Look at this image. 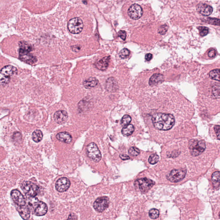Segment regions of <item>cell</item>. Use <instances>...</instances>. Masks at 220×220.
I'll return each instance as SVG.
<instances>
[{"label": "cell", "instance_id": "cell-7", "mask_svg": "<svg viewBox=\"0 0 220 220\" xmlns=\"http://www.w3.org/2000/svg\"><path fill=\"white\" fill-rule=\"evenodd\" d=\"M87 156L95 162H98L102 158L101 152L96 144L91 143L87 148Z\"/></svg>", "mask_w": 220, "mask_h": 220}, {"label": "cell", "instance_id": "cell-35", "mask_svg": "<svg viewBox=\"0 0 220 220\" xmlns=\"http://www.w3.org/2000/svg\"><path fill=\"white\" fill-rule=\"evenodd\" d=\"M168 28L169 27H168V25H162L158 29V32L161 35H165L168 31Z\"/></svg>", "mask_w": 220, "mask_h": 220}, {"label": "cell", "instance_id": "cell-42", "mask_svg": "<svg viewBox=\"0 0 220 220\" xmlns=\"http://www.w3.org/2000/svg\"><path fill=\"white\" fill-rule=\"evenodd\" d=\"M80 48H81L80 47L77 46H73L72 47L73 51L76 52H77L79 51L80 50Z\"/></svg>", "mask_w": 220, "mask_h": 220}, {"label": "cell", "instance_id": "cell-8", "mask_svg": "<svg viewBox=\"0 0 220 220\" xmlns=\"http://www.w3.org/2000/svg\"><path fill=\"white\" fill-rule=\"evenodd\" d=\"M186 170L184 169H173L166 176V178L170 182L177 183L182 180L185 177Z\"/></svg>", "mask_w": 220, "mask_h": 220}, {"label": "cell", "instance_id": "cell-37", "mask_svg": "<svg viewBox=\"0 0 220 220\" xmlns=\"http://www.w3.org/2000/svg\"><path fill=\"white\" fill-rule=\"evenodd\" d=\"M118 36L123 40H125L126 36V32L124 31H120L118 32Z\"/></svg>", "mask_w": 220, "mask_h": 220}, {"label": "cell", "instance_id": "cell-41", "mask_svg": "<svg viewBox=\"0 0 220 220\" xmlns=\"http://www.w3.org/2000/svg\"><path fill=\"white\" fill-rule=\"evenodd\" d=\"M152 58V55L150 53H148L145 56V59L147 61H150Z\"/></svg>", "mask_w": 220, "mask_h": 220}, {"label": "cell", "instance_id": "cell-17", "mask_svg": "<svg viewBox=\"0 0 220 220\" xmlns=\"http://www.w3.org/2000/svg\"><path fill=\"white\" fill-rule=\"evenodd\" d=\"M16 208L21 218L24 220H28L30 217L31 211L29 207L26 205L22 206H16Z\"/></svg>", "mask_w": 220, "mask_h": 220}, {"label": "cell", "instance_id": "cell-15", "mask_svg": "<svg viewBox=\"0 0 220 220\" xmlns=\"http://www.w3.org/2000/svg\"><path fill=\"white\" fill-rule=\"evenodd\" d=\"M68 118L67 113L64 110H59L55 113L54 119L55 122L59 124L65 123Z\"/></svg>", "mask_w": 220, "mask_h": 220}, {"label": "cell", "instance_id": "cell-18", "mask_svg": "<svg viewBox=\"0 0 220 220\" xmlns=\"http://www.w3.org/2000/svg\"><path fill=\"white\" fill-rule=\"evenodd\" d=\"M164 80V76L162 74L158 73L154 74L150 78L149 84L150 86H152V87L156 86L158 84L162 83Z\"/></svg>", "mask_w": 220, "mask_h": 220}, {"label": "cell", "instance_id": "cell-21", "mask_svg": "<svg viewBox=\"0 0 220 220\" xmlns=\"http://www.w3.org/2000/svg\"><path fill=\"white\" fill-rule=\"evenodd\" d=\"M110 59V56H106L98 61L96 64V67L98 69L104 71L108 68Z\"/></svg>", "mask_w": 220, "mask_h": 220}, {"label": "cell", "instance_id": "cell-19", "mask_svg": "<svg viewBox=\"0 0 220 220\" xmlns=\"http://www.w3.org/2000/svg\"><path fill=\"white\" fill-rule=\"evenodd\" d=\"M56 137L58 140L66 144L71 143L72 139V135L69 133L66 132L59 133L57 134Z\"/></svg>", "mask_w": 220, "mask_h": 220}, {"label": "cell", "instance_id": "cell-27", "mask_svg": "<svg viewBox=\"0 0 220 220\" xmlns=\"http://www.w3.org/2000/svg\"><path fill=\"white\" fill-rule=\"evenodd\" d=\"M149 216L150 218L153 219H157L159 216V211L156 208H152L149 212Z\"/></svg>", "mask_w": 220, "mask_h": 220}, {"label": "cell", "instance_id": "cell-26", "mask_svg": "<svg viewBox=\"0 0 220 220\" xmlns=\"http://www.w3.org/2000/svg\"><path fill=\"white\" fill-rule=\"evenodd\" d=\"M209 77L211 79L216 81H220V70L219 69H214L212 70L209 72Z\"/></svg>", "mask_w": 220, "mask_h": 220}, {"label": "cell", "instance_id": "cell-30", "mask_svg": "<svg viewBox=\"0 0 220 220\" xmlns=\"http://www.w3.org/2000/svg\"><path fill=\"white\" fill-rule=\"evenodd\" d=\"M128 154L131 156H138L140 154V150L136 147H131L128 150Z\"/></svg>", "mask_w": 220, "mask_h": 220}, {"label": "cell", "instance_id": "cell-12", "mask_svg": "<svg viewBox=\"0 0 220 220\" xmlns=\"http://www.w3.org/2000/svg\"><path fill=\"white\" fill-rule=\"evenodd\" d=\"M11 198L15 203L16 206H22L26 205V200L23 195L17 189H14L11 191Z\"/></svg>", "mask_w": 220, "mask_h": 220}, {"label": "cell", "instance_id": "cell-38", "mask_svg": "<svg viewBox=\"0 0 220 220\" xmlns=\"http://www.w3.org/2000/svg\"><path fill=\"white\" fill-rule=\"evenodd\" d=\"M214 130L215 131V133H216V135H217V138L219 140H220V126L217 125L215 126Z\"/></svg>", "mask_w": 220, "mask_h": 220}, {"label": "cell", "instance_id": "cell-33", "mask_svg": "<svg viewBox=\"0 0 220 220\" xmlns=\"http://www.w3.org/2000/svg\"><path fill=\"white\" fill-rule=\"evenodd\" d=\"M206 22L214 25H220V20L218 18H207Z\"/></svg>", "mask_w": 220, "mask_h": 220}, {"label": "cell", "instance_id": "cell-31", "mask_svg": "<svg viewBox=\"0 0 220 220\" xmlns=\"http://www.w3.org/2000/svg\"><path fill=\"white\" fill-rule=\"evenodd\" d=\"M212 96H213L214 97L216 98H219L220 97V87L219 85L218 86H215L213 87Z\"/></svg>", "mask_w": 220, "mask_h": 220}, {"label": "cell", "instance_id": "cell-4", "mask_svg": "<svg viewBox=\"0 0 220 220\" xmlns=\"http://www.w3.org/2000/svg\"><path fill=\"white\" fill-rule=\"evenodd\" d=\"M206 144L203 140L191 139L189 142L190 153L193 156H197L202 154L206 149Z\"/></svg>", "mask_w": 220, "mask_h": 220}, {"label": "cell", "instance_id": "cell-10", "mask_svg": "<svg viewBox=\"0 0 220 220\" xmlns=\"http://www.w3.org/2000/svg\"><path fill=\"white\" fill-rule=\"evenodd\" d=\"M109 199L107 197H100L93 203L94 209L98 212H102L107 209L109 205Z\"/></svg>", "mask_w": 220, "mask_h": 220}, {"label": "cell", "instance_id": "cell-32", "mask_svg": "<svg viewBox=\"0 0 220 220\" xmlns=\"http://www.w3.org/2000/svg\"><path fill=\"white\" fill-rule=\"evenodd\" d=\"M129 53H130V52L128 49L124 48L120 51L119 53V55L120 58L122 59H126L128 57Z\"/></svg>", "mask_w": 220, "mask_h": 220}, {"label": "cell", "instance_id": "cell-3", "mask_svg": "<svg viewBox=\"0 0 220 220\" xmlns=\"http://www.w3.org/2000/svg\"><path fill=\"white\" fill-rule=\"evenodd\" d=\"M16 68L11 65H8L0 71V86H4L10 82V77L17 73Z\"/></svg>", "mask_w": 220, "mask_h": 220}, {"label": "cell", "instance_id": "cell-16", "mask_svg": "<svg viewBox=\"0 0 220 220\" xmlns=\"http://www.w3.org/2000/svg\"><path fill=\"white\" fill-rule=\"evenodd\" d=\"M197 9L199 13L206 16L210 15L213 12L212 8L205 3L199 4L197 6Z\"/></svg>", "mask_w": 220, "mask_h": 220}, {"label": "cell", "instance_id": "cell-40", "mask_svg": "<svg viewBox=\"0 0 220 220\" xmlns=\"http://www.w3.org/2000/svg\"><path fill=\"white\" fill-rule=\"evenodd\" d=\"M120 158H121L122 160H124V161L130 159V157H129V156H128V155H127L121 154L120 156Z\"/></svg>", "mask_w": 220, "mask_h": 220}, {"label": "cell", "instance_id": "cell-34", "mask_svg": "<svg viewBox=\"0 0 220 220\" xmlns=\"http://www.w3.org/2000/svg\"><path fill=\"white\" fill-rule=\"evenodd\" d=\"M199 30L200 35L203 37L206 36L208 33V29L206 27H199L198 28Z\"/></svg>", "mask_w": 220, "mask_h": 220}, {"label": "cell", "instance_id": "cell-6", "mask_svg": "<svg viewBox=\"0 0 220 220\" xmlns=\"http://www.w3.org/2000/svg\"><path fill=\"white\" fill-rule=\"evenodd\" d=\"M21 187L27 197H36L39 192L38 187L31 182H24L21 185Z\"/></svg>", "mask_w": 220, "mask_h": 220}, {"label": "cell", "instance_id": "cell-22", "mask_svg": "<svg viewBox=\"0 0 220 220\" xmlns=\"http://www.w3.org/2000/svg\"><path fill=\"white\" fill-rule=\"evenodd\" d=\"M98 81L95 77H90L84 81L83 85L87 89H90L98 85Z\"/></svg>", "mask_w": 220, "mask_h": 220}, {"label": "cell", "instance_id": "cell-28", "mask_svg": "<svg viewBox=\"0 0 220 220\" xmlns=\"http://www.w3.org/2000/svg\"><path fill=\"white\" fill-rule=\"evenodd\" d=\"M159 157L157 155L153 154L149 156L148 158V162L152 165H154L158 163Z\"/></svg>", "mask_w": 220, "mask_h": 220}, {"label": "cell", "instance_id": "cell-24", "mask_svg": "<svg viewBox=\"0 0 220 220\" xmlns=\"http://www.w3.org/2000/svg\"><path fill=\"white\" fill-rule=\"evenodd\" d=\"M134 131V127L132 124H128L124 126L122 129V134L125 136H128L131 135Z\"/></svg>", "mask_w": 220, "mask_h": 220}, {"label": "cell", "instance_id": "cell-36", "mask_svg": "<svg viewBox=\"0 0 220 220\" xmlns=\"http://www.w3.org/2000/svg\"><path fill=\"white\" fill-rule=\"evenodd\" d=\"M13 138L14 141H20L22 139V135L19 132H15L14 134Z\"/></svg>", "mask_w": 220, "mask_h": 220}, {"label": "cell", "instance_id": "cell-2", "mask_svg": "<svg viewBox=\"0 0 220 220\" xmlns=\"http://www.w3.org/2000/svg\"><path fill=\"white\" fill-rule=\"evenodd\" d=\"M27 202L30 209L33 210L36 216H43L47 212V205L44 202L39 201L36 197H28Z\"/></svg>", "mask_w": 220, "mask_h": 220}, {"label": "cell", "instance_id": "cell-1", "mask_svg": "<svg viewBox=\"0 0 220 220\" xmlns=\"http://www.w3.org/2000/svg\"><path fill=\"white\" fill-rule=\"evenodd\" d=\"M154 127L158 130H169L174 126L175 119L173 115L170 113H155L152 118Z\"/></svg>", "mask_w": 220, "mask_h": 220}, {"label": "cell", "instance_id": "cell-14", "mask_svg": "<svg viewBox=\"0 0 220 220\" xmlns=\"http://www.w3.org/2000/svg\"><path fill=\"white\" fill-rule=\"evenodd\" d=\"M19 59L22 61L30 65L35 64L37 61L36 57L31 54L29 52L19 51Z\"/></svg>", "mask_w": 220, "mask_h": 220}, {"label": "cell", "instance_id": "cell-39", "mask_svg": "<svg viewBox=\"0 0 220 220\" xmlns=\"http://www.w3.org/2000/svg\"><path fill=\"white\" fill-rule=\"evenodd\" d=\"M216 55V51L215 50H212L209 51L208 53V56L211 58L215 57Z\"/></svg>", "mask_w": 220, "mask_h": 220}, {"label": "cell", "instance_id": "cell-5", "mask_svg": "<svg viewBox=\"0 0 220 220\" xmlns=\"http://www.w3.org/2000/svg\"><path fill=\"white\" fill-rule=\"evenodd\" d=\"M154 184V181L147 178L137 179L134 183L135 187L143 193H147Z\"/></svg>", "mask_w": 220, "mask_h": 220}, {"label": "cell", "instance_id": "cell-13", "mask_svg": "<svg viewBox=\"0 0 220 220\" xmlns=\"http://www.w3.org/2000/svg\"><path fill=\"white\" fill-rule=\"evenodd\" d=\"M71 185L70 180L66 177L61 178L55 183V189L59 192H64L68 190Z\"/></svg>", "mask_w": 220, "mask_h": 220}, {"label": "cell", "instance_id": "cell-11", "mask_svg": "<svg viewBox=\"0 0 220 220\" xmlns=\"http://www.w3.org/2000/svg\"><path fill=\"white\" fill-rule=\"evenodd\" d=\"M143 11L142 8L139 4L135 3L131 5L128 10L129 17L133 19L137 20L142 16Z\"/></svg>", "mask_w": 220, "mask_h": 220}, {"label": "cell", "instance_id": "cell-23", "mask_svg": "<svg viewBox=\"0 0 220 220\" xmlns=\"http://www.w3.org/2000/svg\"><path fill=\"white\" fill-rule=\"evenodd\" d=\"M211 181L215 189L216 190H219L220 188L219 171H215L213 173Z\"/></svg>", "mask_w": 220, "mask_h": 220}, {"label": "cell", "instance_id": "cell-9", "mask_svg": "<svg viewBox=\"0 0 220 220\" xmlns=\"http://www.w3.org/2000/svg\"><path fill=\"white\" fill-rule=\"evenodd\" d=\"M83 28V22L81 18L78 17L72 18L68 24V30L72 34H77L81 33Z\"/></svg>", "mask_w": 220, "mask_h": 220}, {"label": "cell", "instance_id": "cell-25", "mask_svg": "<svg viewBox=\"0 0 220 220\" xmlns=\"http://www.w3.org/2000/svg\"><path fill=\"white\" fill-rule=\"evenodd\" d=\"M43 135L42 132L40 130H35L32 135V138L33 140L35 142H39L41 141L43 139Z\"/></svg>", "mask_w": 220, "mask_h": 220}, {"label": "cell", "instance_id": "cell-20", "mask_svg": "<svg viewBox=\"0 0 220 220\" xmlns=\"http://www.w3.org/2000/svg\"><path fill=\"white\" fill-rule=\"evenodd\" d=\"M117 81L113 77H110L107 80L106 83V89L110 92H114L118 89Z\"/></svg>", "mask_w": 220, "mask_h": 220}, {"label": "cell", "instance_id": "cell-29", "mask_svg": "<svg viewBox=\"0 0 220 220\" xmlns=\"http://www.w3.org/2000/svg\"><path fill=\"white\" fill-rule=\"evenodd\" d=\"M131 118L130 116L128 115H125L122 118L121 120V124L122 126H126L127 125L129 124L131 122Z\"/></svg>", "mask_w": 220, "mask_h": 220}]
</instances>
